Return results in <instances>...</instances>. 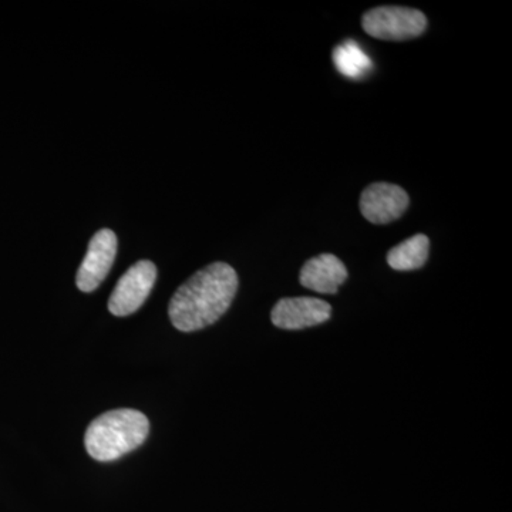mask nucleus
I'll return each mask as SVG.
<instances>
[{
  "label": "nucleus",
  "instance_id": "1",
  "mask_svg": "<svg viewBox=\"0 0 512 512\" xmlns=\"http://www.w3.org/2000/svg\"><path fill=\"white\" fill-rule=\"evenodd\" d=\"M238 275L231 265L215 262L195 272L174 293L168 306L171 323L181 332H195L217 322L238 291Z\"/></svg>",
  "mask_w": 512,
  "mask_h": 512
},
{
  "label": "nucleus",
  "instance_id": "2",
  "mask_svg": "<svg viewBox=\"0 0 512 512\" xmlns=\"http://www.w3.org/2000/svg\"><path fill=\"white\" fill-rule=\"evenodd\" d=\"M150 421L134 409H117L101 414L84 437L87 453L97 461L119 460L146 441Z\"/></svg>",
  "mask_w": 512,
  "mask_h": 512
},
{
  "label": "nucleus",
  "instance_id": "3",
  "mask_svg": "<svg viewBox=\"0 0 512 512\" xmlns=\"http://www.w3.org/2000/svg\"><path fill=\"white\" fill-rule=\"evenodd\" d=\"M367 35L390 42H403L423 35L427 18L420 10L404 6H379L363 15Z\"/></svg>",
  "mask_w": 512,
  "mask_h": 512
},
{
  "label": "nucleus",
  "instance_id": "4",
  "mask_svg": "<svg viewBox=\"0 0 512 512\" xmlns=\"http://www.w3.org/2000/svg\"><path fill=\"white\" fill-rule=\"evenodd\" d=\"M157 279V266L147 259L138 261L121 276L109 299L114 316L133 315L147 301Z\"/></svg>",
  "mask_w": 512,
  "mask_h": 512
},
{
  "label": "nucleus",
  "instance_id": "5",
  "mask_svg": "<svg viewBox=\"0 0 512 512\" xmlns=\"http://www.w3.org/2000/svg\"><path fill=\"white\" fill-rule=\"evenodd\" d=\"M117 255V237L111 229H100L90 239L87 254L76 276L77 288L93 292L109 275Z\"/></svg>",
  "mask_w": 512,
  "mask_h": 512
},
{
  "label": "nucleus",
  "instance_id": "6",
  "mask_svg": "<svg viewBox=\"0 0 512 512\" xmlns=\"http://www.w3.org/2000/svg\"><path fill=\"white\" fill-rule=\"evenodd\" d=\"M409 194L399 185L370 184L360 195V211L367 221L376 225L399 220L409 207Z\"/></svg>",
  "mask_w": 512,
  "mask_h": 512
},
{
  "label": "nucleus",
  "instance_id": "7",
  "mask_svg": "<svg viewBox=\"0 0 512 512\" xmlns=\"http://www.w3.org/2000/svg\"><path fill=\"white\" fill-rule=\"evenodd\" d=\"M332 315V306L322 299L284 298L272 309V323L279 329L301 330L328 322Z\"/></svg>",
  "mask_w": 512,
  "mask_h": 512
},
{
  "label": "nucleus",
  "instance_id": "8",
  "mask_svg": "<svg viewBox=\"0 0 512 512\" xmlns=\"http://www.w3.org/2000/svg\"><path fill=\"white\" fill-rule=\"evenodd\" d=\"M348 275V269L338 256L322 254L305 262L299 282L303 288L313 292L335 295L339 286L345 284Z\"/></svg>",
  "mask_w": 512,
  "mask_h": 512
},
{
  "label": "nucleus",
  "instance_id": "9",
  "mask_svg": "<svg viewBox=\"0 0 512 512\" xmlns=\"http://www.w3.org/2000/svg\"><path fill=\"white\" fill-rule=\"evenodd\" d=\"M429 252L430 239L426 235L417 234L390 249L387 264L396 271H414L426 265Z\"/></svg>",
  "mask_w": 512,
  "mask_h": 512
},
{
  "label": "nucleus",
  "instance_id": "10",
  "mask_svg": "<svg viewBox=\"0 0 512 512\" xmlns=\"http://www.w3.org/2000/svg\"><path fill=\"white\" fill-rule=\"evenodd\" d=\"M333 62L336 69L350 79H359L372 69V60L353 40H348L336 47L333 52Z\"/></svg>",
  "mask_w": 512,
  "mask_h": 512
}]
</instances>
